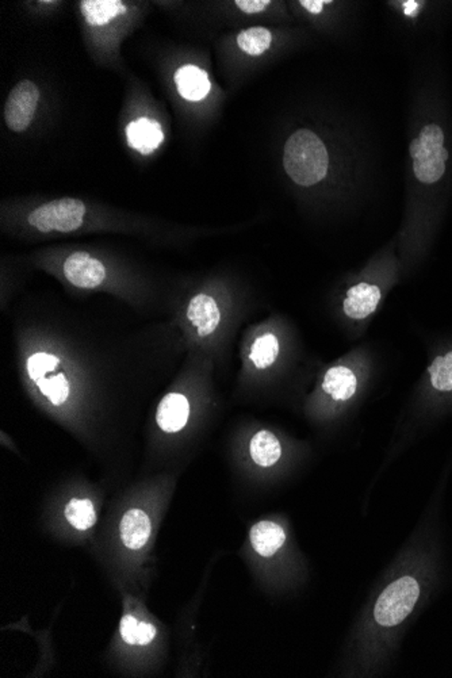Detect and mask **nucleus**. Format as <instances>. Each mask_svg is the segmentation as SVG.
<instances>
[{
	"label": "nucleus",
	"mask_w": 452,
	"mask_h": 678,
	"mask_svg": "<svg viewBox=\"0 0 452 678\" xmlns=\"http://www.w3.org/2000/svg\"><path fill=\"white\" fill-rule=\"evenodd\" d=\"M329 156L326 145L309 129L288 137L283 153V167L295 183L311 187L326 178Z\"/></svg>",
	"instance_id": "1"
},
{
	"label": "nucleus",
	"mask_w": 452,
	"mask_h": 678,
	"mask_svg": "<svg viewBox=\"0 0 452 678\" xmlns=\"http://www.w3.org/2000/svg\"><path fill=\"white\" fill-rule=\"evenodd\" d=\"M413 171L418 182L436 183L446 173L448 150L444 148V133L436 124H428L409 145Z\"/></svg>",
	"instance_id": "2"
},
{
	"label": "nucleus",
	"mask_w": 452,
	"mask_h": 678,
	"mask_svg": "<svg viewBox=\"0 0 452 678\" xmlns=\"http://www.w3.org/2000/svg\"><path fill=\"white\" fill-rule=\"evenodd\" d=\"M420 596V585L413 577H402L387 586L374 608V619L382 627H396L404 622Z\"/></svg>",
	"instance_id": "3"
},
{
	"label": "nucleus",
	"mask_w": 452,
	"mask_h": 678,
	"mask_svg": "<svg viewBox=\"0 0 452 678\" xmlns=\"http://www.w3.org/2000/svg\"><path fill=\"white\" fill-rule=\"evenodd\" d=\"M85 206L80 199L60 198L33 210L28 221L43 233L75 232L85 221Z\"/></svg>",
	"instance_id": "4"
},
{
	"label": "nucleus",
	"mask_w": 452,
	"mask_h": 678,
	"mask_svg": "<svg viewBox=\"0 0 452 678\" xmlns=\"http://www.w3.org/2000/svg\"><path fill=\"white\" fill-rule=\"evenodd\" d=\"M38 101L40 90L30 80H22L12 88L4 106V119L10 131L20 133L30 126Z\"/></svg>",
	"instance_id": "5"
},
{
	"label": "nucleus",
	"mask_w": 452,
	"mask_h": 678,
	"mask_svg": "<svg viewBox=\"0 0 452 678\" xmlns=\"http://www.w3.org/2000/svg\"><path fill=\"white\" fill-rule=\"evenodd\" d=\"M62 271L69 283L80 288H95L106 279V269L87 252H75L64 262Z\"/></svg>",
	"instance_id": "6"
},
{
	"label": "nucleus",
	"mask_w": 452,
	"mask_h": 678,
	"mask_svg": "<svg viewBox=\"0 0 452 678\" xmlns=\"http://www.w3.org/2000/svg\"><path fill=\"white\" fill-rule=\"evenodd\" d=\"M187 319L196 327L199 336L206 337L214 334L220 326L221 311L214 298L206 295H198L190 301L187 308Z\"/></svg>",
	"instance_id": "7"
},
{
	"label": "nucleus",
	"mask_w": 452,
	"mask_h": 678,
	"mask_svg": "<svg viewBox=\"0 0 452 678\" xmlns=\"http://www.w3.org/2000/svg\"><path fill=\"white\" fill-rule=\"evenodd\" d=\"M189 417V400L183 394L171 393L161 400L156 420L165 432L176 433L186 427Z\"/></svg>",
	"instance_id": "8"
},
{
	"label": "nucleus",
	"mask_w": 452,
	"mask_h": 678,
	"mask_svg": "<svg viewBox=\"0 0 452 678\" xmlns=\"http://www.w3.org/2000/svg\"><path fill=\"white\" fill-rule=\"evenodd\" d=\"M381 301V290L368 283H359L348 290L347 298L343 303L345 316L353 319H363L375 311Z\"/></svg>",
	"instance_id": "9"
},
{
	"label": "nucleus",
	"mask_w": 452,
	"mask_h": 678,
	"mask_svg": "<svg viewBox=\"0 0 452 678\" xmlns=\"http://www.w3.org/2000/svg\"><path fill=\"white\" fill-rule=\"evenodd\" d=\"M126 136L129 145L142 155H149L157 149L158 145L165 140L160 124L147 117L131 122L126 127Z\"/></svg>",
	"instance_id": "10"
},
{
	"label": "nucleus",
	"mask_w": 452,
	"mask_h": 678,
	"mask_svg": "<svg viewBox=\"0 0 452 678\" xmlns=\"http://www.w3.org/2000/svg\"><path fill=\"white\" fill-rule=\"evenodd\" d=\"M122 542L131 550H140L150 537V521L141 509H129L119 524Z\"/></svg>",
	"instance_id": "11"
},
{
	"label": "nucleus",
	"mask_w": 452,
	"mask_h": 678,
	"mask_svg": "<svg viewBox=\"0 0 452 678\" xmlns=\"http://www.w3.org/2000/svg\"><path fill=\"white\" fill-rule=\"evenodd\" d=\"M252 547L262 557H272L285 545L286 534L279 524L272 521H261L254 524L249 532Z\"/></svg>",
	"instance_id": "12"
},
{
	"label": "nucleus",
	"mask_w": 452,
	"mask_h": 678,
	"mask_svg": "<svg viewBox=\"0 0 452 678\" xmlns=\"http://www.w3.org/2000/svg\"><path fill=\"white\" fill-rule=\"evenodd\" d=\"M176 87L184 100L198 102L204 100L210 91V80L207 74L198 67L184 66L175 74Z\"/></svg>",
	"instance_id": "13"
},
{
	"label": "nucleus",
	"mask_w": 452,
	"mask_h": 678,
	"mask_svg": "<svg viewBox=\"0 0 452 678\" xmlns=\"http://www.w3.org/2000/svg\"><path fill=\"white\" fill-rule=\"evenodd\" d=\"M357 376L350 368L344 366H336L332 367L326 374V378L322 382V389L327 394L336 400V401H347L353 397L357 391Z\"/></svg>",
	"instance_id": "14"
},
{
	"label": "nucleus",
	"mask_w": 452,
	"mask_h": 678,
	"mask_svg": "<svg viewBox=\"0 0 452 678\" xmlns=\"http://www.w3.org/2000/svg\"><path fill=\"white\" fill-rule=\"evenodd\" d=\"M251 458L257 466L271 467L282 456V447L274 433L270 431H259L249 443Z\"/></svg>",
	"instance_id": "15"
},
{
	"label": "nucleus",
	"mask_w": 452,
	"mask_h": 678,
	"mask_svg": "<svg viewBox=\"0 0 452 678\" xmlns=\"http://www.w3.org/2000/svg\"><path fill=\"white\" fill-rule=\"evenodd\" d=\"M80 9L85 20L93 26L108 25L126 12V6L119 0H85L80 4Z\"/></svg>",
	"instance_id": "16"
},
{
	"label": "nucleus",
	"mask_w": 452,
	"mask_h": 678,
	"mask_svg": "<svg viewBox=\"0 0 452 678\" xmlns=\"http://www.w3.org/2000/svg\"><path fill=\"white\" fill-rule=\"evenodd\" d=\"M279 355V340L275 335L264 334L254 340L249 352V359L254 363V367L259 370H266L270 366L274 365Z\"/></svg>",
	"instance_id": "17"
},
{
	"label": "nucleus",
	"mask_w": 452,
	"mask_h": 678,
	"mask_svg": "<svg viewBox=\"0 0 452 678\" xmlns=\"http://www.w3.org/2000/svg\"><path fill=\"white\" fill-rule=\"evenodd\" d=\"M119 633H121L122 639L127 644L145 646V644H149L155 639L156 627L150 625V623L139 622L132 615H125L121 619Z\"/></svg>",
	"instance_id": "18"
},
{
	"label": "nucleus",
	"mask_w": 452,
	"mask_h": 678,
	"mask_svg": "<svg viewBox=\"0 0 452 678\" xmlns=\"http://www.w3.org/2000/svg\"><path fill=\"white\" fill-rule=\"evenodd\" d=\"M271 31L266 28H251L238 36V45L249 56H261L271 45Z\"/></svg>",
	"instance_id": "19"
},
{
	"label": "nucleus",
	"mask_w": 452,
	"mask_h": 678,
	"mask_svg": "<svg viewBox=\"0 0 452 678\" xmlns=\"http://www.w3.org/2000/svg\"><path fill=\"white\" fill-rule=\"evenodd\" d=\"M64 513L69 523L79 531H87L96 521L95 508L90 500L74 498L67 504Z\"/></svg>",
	"instance_id": "20"
},
{
	"label": "nucleus",
	"mask_w": 452,
	"mask_h": 678,
	"mask_svg": "<svg viewBox=\"0 0 452 678\" xmlns=\"http://www.w3.org/2000/svg\"><path fill=\"white\" fill-rule=\"evenodd\" d=\"M41 393L52 402V404L59 405L64 404L69 400V391H71V386H69V379H67L66 374L60 373L53 376H45V378L40 379L36 382Z\"/></svg>",
	"instance_id": "21"
},
{
	"label": "nucleus",
	"mask_w": 452,
	"mask_h": 678,
	"mask_svg": "<svg viewBox=\"0 0 452 678\" xmlns=\"http://www.w3.org/2000/svg\"><path fill=\"white\" fill-rule=\"evenodd\" d=\"M431 383L436 391H452V351L436 358L430 367Z\"/></svg>",
	"instance_id": "22"
},
{
	"label": "nucleus",
	"mask_w": 452,
	"mask_h": 678,
	"mask_svg": "<svg viewBox=\"0 0 452 678\" xmlns=\"http://www.w3.org/2000/svg\"><path fill=\"white\" fill-rule=\"evenodd\" d=\"M60 359L49 352H36L28 359V374L31 381L38 382L40 379L48 376L49 373H53L59 367Z\"/></svg>",
	"instance_id": "23"
},
{
	"label": "nucleus",
	"mask_w": 452,
	"mask_h": 678,
	"mask_svg": "<svg viewBox=\"0 0 452 678\" xmlns=\"http://www.w3.org/2000/svg\"><path fill=\"white\" fill-rule=\"evenodd\" d=\"M236 6L246 14H257L264 12L271 4L270 0H238Z\"/></svg>",
	"instance_id": "24"
},
{
	"label": "nucleus",
	"mask_w": 452,
	"mask_h": 678,
	"mask_svg": "<svg viewBox=\"0 0 452 678\" xmlns=\"http://www.w3.org/2000/svg\"><path fill=\"white\" fill-rule=\"evenodd\" d=\"M331 4V2H322V0H303L301 6L303 9L308 10L311 14H319L324 9V4Z\"/></svg>",
	"instance_id": "25"
},
{
	"label": "nucleus",
	"mask_w": 452,
	"mask_h": 678,
	"mask_svg": "<svg viewBox=\"0 0 452 678\" xmlns=\"http://www.w3.org/2000/svg\"><path fill=\"white\" fill-rule=\"evenodd\" d=\"M402 7H404V12L405 15H408V17H416V14H417L418 10H420V7H422V4H418V2H404L402 4Z\"/></svg>",
	"instance_id": "26"
}]
</instances>
